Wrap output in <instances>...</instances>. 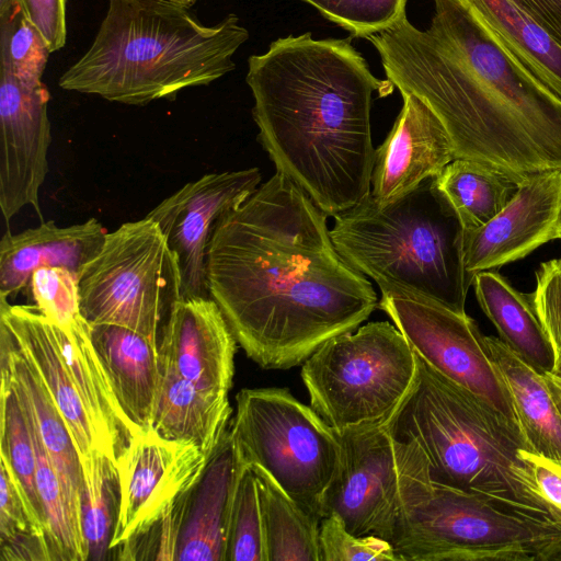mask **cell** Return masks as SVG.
<instances>
[{
    "label": "cell",
    "mask_w": 561,
    "mask_h": 561,
    "mask_svg": "<svg viewBox=\"0 0 561 561\" xmlns=\"http://www.w3.org/2000/svg\"><path fill=\"white\" fill-rule=\"evenodd\" d=\"M537 484L545 497L561 511V466L537 453H529Z\"/></svg>",
    "instance_id": "60d3db41"
},
{
    "label": "cell",
    "mask_w": 561,
    "mask_h": 561,
    "mask_svg": "<svg viewBox=\"0 0 561 561\" xmlns=\"http://www.w3.org/2000/svg\"><path fill=\"white\" fill-rule=\"evenodd\" d=\"M378 307L417 357L520 426L508 388L491 359L485 335L472 318L401 293H381Z\"/></svg>",
    "instance_id": "8fae6325"
},
{
    "label": "cell",
    "mask_w": 561,
    "mask_h": 561,
    "mask_svg": "<svg viewBox=\"0 0 561 561\" xmlns=\"http://www.w3.org/2000/svg\"><path fill=\"white\" fill-rule=\"evenodd\" d=\"M163 1H168L171 3L178 4V5H181V7L188 8V9L191 7H193V4H195V2H196V0H163Z\"/></svg>",
    "instance_id": "bcb514c9"
},
{
    "label": "cell",
    "mask_w": 561,
    "mask_h": 561,
    "mask_svg": "<svg viewBox=\"0 0 561 561\" xmlns=\"http://www.w3.org/2000/svg\"><path fill=\"white\" fill-rule=\"evenodd\" d=\"M90 335L125 415L139 433L151 430L161 375L158 344L116 324H90Z\"/></svg>",
    "instance_id": "603a6c76"
},
{
    "label": "cell",
    "mask_w": 561,
    "mask_h": 561,
    "mask_svg": "<svg viewBox=\"0 0 561 561\" xmlns=\"http://www.w3.org/2000/svg\"><path fill=\"white\" fill-rule=\"evenodd\" d=\"M160 369L151 428L163 438L193 444L211 456L230 427L228 396L196 388L161 362Z\"/></svg>",
    "instance_id": "d4e9b609"
},
{
    "label": "cell",
    "mask_w": 561,
    "mask_h": 561,
    "mask_svg": "<svg viewBox=\"0 0 561 561\" xmlns=\"http://www.w3.org/2000/svg\"><path fill=\"white\" fill-rule=\"evenodd\" d=\"M67 0H19L24 18L39 33L50 53L62 48L67 38Z\"/></svg>",
    "instance_id": "ab89813d"
},
{
    "label": "cell",
    "mask_w": 561,
    "mask_h": 561,
    "mask_svg": "<svg viewBox=\"0 0 561 561\" xmlns=\"http://www.w3.org/2000/svg\"><path fill=\"white\" fill-rule=\"evenodd\" d=\"M551 376L561 380V353L557 355L556 365Z\"/></svg>",
    "instance_id": "f6af8a7d"
},
{
    "label": "cell",
    "mask_w": 561,
    "mask_h": 561,
    "mask_svg": "<svg viewBox=\"0 0 561 561\" xmlns=\"http://www.w3.org/2000/svg\"><path fill=\"white\" fill-rule=\"evenodd\" d=\"M257 168L207 173L164 198L146 217L158 224L179 261L183 298L209 297L206 256L219 219L260 186Z\"/></svg>",
    "instance_id": "5bb4252c"
},
{
    "label": "cell",
    "mask_w": 561,
    "mask_h": 561,
    "mask_svg": "<svg viewBox=\"0 0 561 561\" xmlns=\"http://www.w3.org/2000/svg\"><path fill=\"white\" fill-rule=\"evenodd\" d=\"M504 50L561 101V46L512 0H463Z\"/></svg>",
    "instance_id": "4316f807"
},
{
    "label": "cell",
    "mask_w": 561,
    "mask_h": 561,
    "mask_svg": "<svg viewBox=\"0 0 561 561\" xmlns=\"http://www.w3.org/2000/svg\"><path fill=\"white\" fill-rule=\"evenodd\" d=\"M77 279L80 311L89 324L125 327L156 344L183 298L176 255L148 217L107 232Z\"/></svg>",
    "instance_id": "30bf717a"
},
{
    "label": "cell",
    "mask_w": 561,
    "mask_h": 561,
    "mask_svg": "<svg viewBox=\"0 0 561 561\" xmlns=\"http://www.w3.org/2000/svg\"><path fill=\"white\" fill-rule=\"evenodd\" d=\"M402 96L400 114L375 150L370 195L381 204L436 178L456 159L449 135L436 114L414 94Z\"/></svg>",
    "instance_id": "ac0fdd59"
},
{
    "label": "cell",
    "mask_w": 561,
    "mask_h": 561,
    "mask_svg": "<svg viewBox=\"0 0 561 561\" xmlns=\"http://www.w3.org/2000/svg\"><path fill=\"white\" fill-rule=\"evenodd\" d=\"M530 297L558 355L561 353V257L540 264Z\"/></svg>",
    "instance_id": "f35d334b"
},
{
    "label": "cell",
    "mask_w": 561,
    "mask_h": 561,
    "mask_svg": "<svg viewBox=\"0 0 561 561\" xmlns=\"http://www.w3.org/2000/svg\"><path fill=\"white\" fill-rule=\"evenodd\" d=\"M559 239H561V224H560V229H559Z\"/></svg>",
    "instance_id": "c3c4849f"
},
{
    "label": "cell",
    "mask_w": 561,
    "mask_h": 561,
    "mask_svg": "<svg viewBox=\"0 0 561 561\" xmlns=\"http://www.w3.org/2000/svg\"><path fill=\"white\" fill-rule=\"evenodd\" d=\"M328 215L276 172L217 222L207 285L237 343L265 369L301 365L378 306L371 283L336 250Z\"/></svg>",
    "instance_id": "6da1fadb"
},
{
    "label": "cell",
    "mask_w": 561,
    "mask_h": 561,
    "mask_svg": "<svg viewBox=\"0 0 561 561\" xmlns=\"http://www.w3.org/2000/svg\"><path fill=\"white\" fill-rule=\"evenodd\" d=\"M435 183L457 211L465 230L489 222L517 188V183L503 173L467 159H454L435 178Z\"/></svg>",
    "instance_id": "f546056e"
},
{
    "label": "cell",
    "mask_w": 561,
    "mask_h": 561,
    "mask_svg": "<svg viewBox=\"0 0 561 561\" xmlns=\"http://www.w3.org/2000/svg\"><path fill=\"white\" fill-rule=\"evenodd\" d=\"M561 46V0H512Z\"/></svg>",
    "instance_id": "b9f144b4"
},
{
    "label": "cell",
    "mask_w": 561,
    "mask_h": 561,
    "mask_svg": "<svg viewBox=\"0 0 561 561\" xmlns=\"http://www.w3.org/2000/svg\"><path fill=\"white\" fill-rule=\"evenodd\" d=\"M106 233L96 218L68 227L43 221L14 234L7 232L0 242V297H16L41 267H64L78 277L102 247Z\"/></svg>",
    "instance_id": "ffe728a7"
},
{
    "label": "cell",
    "mask_w": 561,
    "mask_h": 561,
    "mask_svg": "<svg viewBox=\"0 0 561 561\" xmlns=\"http://www.w3.org/2000/svg\"><path fill=\"white\" fill-rule=\"evenodd\" d=\"M248 38L232 13L208 26L168 1L108 0L90 48L58 85L127 105L174 99L232 71V56Z\"/></svg>",
    "instance_id": "277c9868"
},
{
    "label": "cell",
    "mask_w": 561,
    "mask_h": 561,
    "mask_svg": "<svg viewBox=\"0 0 561 561\" xmlns=\"http://www.w3.org/2000/svg\"><path fill=\"white\" fill-rule=\"evenodd\" d=\"M0 69L25 84L41 82L50 54L20 9L0 20Z\"/></svg>",
    "instance_id": "e575fe53"
},
{
    "label": "cell",
    "mask_w": 561,
    "mask_h": 561,
    "mask_svg": "<svg viewBox=\"0 0 561 561\" xmlns=\"http://www.w3.org/2000/svg\"><path fill=\"white\" fill-rule=\"evenodd\" d=\"M82 467L81 525L87 561L110 558L119 504L121 486L115 462L93 450L80 458Z\"/></svg>",
    "instance_id": "4dcf8cb0"
},
{
    "label": "cell",
    "mask_w": 561,
    "mask_h": 561,
    "mask_svg": "<svg viewBox=\"0 0 561 561\" xmlns=\"http://www.w3.org/2000/svg\"><path fill=\"white\" fill-rule=\"evenodd\" d=\"M19 8V0H0V20L10 16Z\"/></svg>",
    "instance_id": "ee69618b"
},
{
    "label": "cell",
    "mask_w": 561,
    "mask_h": 561,
    "mask_svg": "<svg viewBox=\"0 0 561 561\" xmlns=\"http://www.w3.org/2000/svg\"><path fill=\"white\" fill-rule=\"evenodd\" d=\"M427 30L407 14L367 39L387 79L440 119L456 159L483 163L518 183L561 171V101L496 42L463 0H433Z\"/></svg>",
    "instance_id": "7a4b0ae2"
},
{
    "label": "cell",
    "mask_w": 561,
    "mask_h": 561,
    "mask_svg": "<svg viewBox=\"0 0 561 561\" xmlns=\"http://www.w3.org/2000/svg\"><path fill=\"white\" fill-rule=\"evenodd\" d=\"M416 377V354L388 321L331 337L301 368L311 408L339 434L389 420Z\"/></svg>",
    "instance_id": "ba28073f"
},
{
    "label": "cell",
    "mask_w": 561,
    "mask_h": 561,
    "mask_svg": "<svg viewBox=\"0 0 561 561\" xmlns=\"http://www.w3.org/2000/svg\"><path fill=\"white\" fill-rule=\"evenodd\" d=\"M239 460L230 427L187 491L174 560L225 561L230 504Z\"/></svg>",
    "instance_id": "7402d4cb"
},
{
    "label": "cell",
    "mask_w": 561,
    "mask_h": 561,
    "mask_svg": "<svg viewBox=\"0 0 561 561\" xmlns=\"http://www.w3.org/2000/svg\"><path fill=\"white\" fill-rule=\"evenodd\" d=\"M210 456L152 428L133 437L116 461L121 504L111 553L153 524L202 476Z\"/></svg>",
    "instance_id": "4fadbf2b"
},
{
    "label": "cell",
    "mask_w": 561,
    "mask_h": 561,
    "mask_svg": "<svg viewBox=\"0 0 561 561\" xmlns=\"http://www.w3.org/2000/svg\"><path fill=\"white\" fill-rule=\"evenodd\" d=\"M0 324L10 332L41 375L80 458L93 450L102 453L98 434L62 362L54 322L35 305H11L7 298L0 297Z\"/></svg>",
    "instance_id": "44dd1931"
},
{
    "label": "cell",
    "mask_w": 561,
    "mask_h": 561,
    "mask_svg": "<svg viewBox=\"0 0 561 561\" xmlns=\"http://www.w3.org/2000/svg\"><path fill=\"white\" fill-rule=\"evenodd\" d=\"M388 424L396 438L419 448L436 482L561 524V511L537 484L527 459L535 450L522 427L420 357L415 383Z\"/></svg>",
    "instance_id": "5b68a950"
},
{
    "label": "cell",
    "mask_w": 561,
    "mask_h": 561,
    "mask_svg": "<svg viewBox=\"0 0 561 561\" xmlns=\"http://www.w3.org/2000/svg\"><path fill=\"white\" fill-rule=\"evenodd\" d=\"M561 171L533 174L517 183L503 209L489 222L465 230L463 262L469 274L502 267L559 239Z\"/></svg>",
    "instance_id": "2e32d148"
},
{
    "label": "cell",
    "mask_w": 561,
    "mask_h": 561,
    "mask_svg": "<svg viewBox=\"0 0 561 561\" xmlns=\"http://www.w3.org/2000/svg\"><path fill=\"white\" fill-rule=\"evenodd\" d=\"M401 442L398 495L383 537L397 561H548L561 547L560 523L436 482L419 448Z\"/></svg>",
    "instance_id": "52a82bcc"
},
{
    "label": "cell",
    "mask_w": 561,
    "mask_h": 561,
    "mask_svg": "<svg viewBox=\"0 0 561 561\" xmlns=\"http://www.w3.org/2000/svg\"><path fill=\"white\" fill-rule=\"evenodd\" d=\"M472 284L479 306L495 327L500 340L536 373L551 375L556 351L530 295L520 293L492 270L477 273Z\"/></svg>",
    "instance_id": "484cf974"
},
{
    "label": "cell",
    "mask_w": 561,
    "mask_h": 561,
    "mask_svg": "<svg viewBox=\"0 0 561 561\" xmlns=\"http://www.w3.org/2000/svg\"><path fill=\"white\" fill-rule=\"evenodd\" d=\"M1 561H51L45 531L31 513L9 466L0 459Z\"/></svg>",
    "instance_id": "d6a6232c"
},
{
    "label": "cell",
    "mask_w": 561,
    "mask_h": 561,
    "mask_svg": "<svg viewBox=\"0 0 561 561\" xmlns=\"http://www.w3.org/2000/svg\"><path fill=\"white\" fill-rule=\"evenodd\" d=\"M328 20L365 37L390 27L405 15L407 0H304Z\"/></svg>",
    "instance_id": "d590c367"
},
{
    "label": "cell",
    "mask_w": 561,
    "mask_h": 561,
    "mask_svg": "<svg viewBox=\"0 0 561 561\" xmlns=\"http://www.w3.org/2000/svg\"><path fill=\"white\" fill-rule=\"evenodd\" d=\"M62 362L98 434L102 453L115 463L140 434L125 415L91 341L83 317L68 328L54 322Z\"/></svg>",
    "instance_id": "cb8c5ba5"
},
{
    "label": "cell",
    "mask_w": 561,
    "mask_h": 561,
    "mask_svg": "<svg viewBox=\"0 0 561 561\" xmlns=\"http://www.w3.org/2000/svg\"><path fill=\"white\" fill-rule=\"evenodd\" d=\"M320 561H397L392 545L377 536H356L341 518L327 514L319 524Z\"/></svg>",
    "instance_id": "74e56055"
},
{
    "label": "cell",
    "mask_w": 561,
    "mask_h": 561,
    "mask_svg": "<svg viewBox=\"0 0 561 561\" xmlns=\"http://www.w3.org/2000/svg\"><path fill=\"white\" fill-rule=\"evenodd\" d=\"M339 435L341 457L324 496L323 516L337 515L356 536L383 539L398 495L402 442L388 420Z\"/></svg>",
    "instance_id": "7c38bea8"
},
{
    "label": "cell",
    "mask_w": 561,
    "mask_h": 561,
    "mask_svg": "<svg viewBox=\"0 0 561 561\" xmlns=\"http://www.w3.org/2000/svg\"><path fill=\"white\" fill-rule=\"evenodd\" d=\"M49 93L0 69V208L8 222L23 207L41 216L39 190L48 172Z\"/></svg>",
    "instance_id": "9a60e30c"
},
{
    "label": "cell",
    "mask_w": 561,
    "mask_h": 561,
    "mask_svg": "<svg viewBox=\"0 0 561 561\" xmlns=\"http://www.w3.org/2000/svg\"><path fill=\"white\" fill-rule=\"evenodd\" d=\"M237 340L210 297L182 298L163 328L160 362L196 388L226 394L232 386Z\"/></svg>",
    "instance_id": "e0dca14e"
},
{
    "label": "cell",
    "mask_w": 561,
    "mask_h": 561,
    "mask_svg": "<svg viewBox=\"0 0 561 561\" xmlns=\"http://www.w3.org/2000/svg\"><path fill=\"white\" fill-rule=\"evenodd\" d=\"M543 378L552 394L554 402L557 403L561 412V380L552 377L551 375L543 376Z\"/></svg>",
    "instance_id": "7bdbcfd3"
},
{
    "label": "cell",
    "mask_w": 561,
    "mask_h": 561,
    "mask_svg": "<svg viewBox=\"0 0 561 561\" xmlns=\"http://www.w3.org/2000/svg\"><path fill=\"white\" fill-rule=\"evenodd\" d=\"M252 467L262 513L265 561H320L319 524L263 469Z\"/></svg>",
    "instance_id": "f1b7e54d"
},
{
    "label": "cell",
    "mask_w": 561,
    "mask_h": 561,
    "mask_svg": "<svg viewBox=\"0 0 561 561\" xmlns=\"http://www.w3.org/2000/svg\"><path fill=\"white\" fill-rule=\"evenodd\" d=\"M230 435L238 460L260 467L310 516L323 517L341 457L339 433L288 389H242Z\"/></svg>",
    "instance_id": "9c48e42d"
},
{
    "label": "cell",
    "mask_w": 561,
    "mask_h": 561,
    "mask_svg": "<svg viewBox=\"0 0 561 561\" xmlns=\"http://www.w3.org/2000/svg\"><path fill=\"white\" fill-rule=\"evenodd\" d=\"M35 306L49 320L68 328L82 317L77 275L64 267H41L28 284Z\"/></svg>",
    "instance_id": "8d00e7d4"
},
{
    "label": "cell",
    "mask_w": 561,
    "mask_h": 561,
    "mask_svg": "<svg viewBox=\"0 0 561 561\" xmlns=\"http://www.w3.org/2000/svg\"><path fill=\"white\" fill-rule=\"evenodd\" d=\"M485 342L508 388L527 442L538 455L561 466V412L543 376L519 359L500 339L485 336Z\"/></svg>",
    "instance_id": "83f0119b"
},
{
    "label": "cell",
    "mask_w": 561,
    "mask_h": 561,
    "mask_svg": "<svg viewBox=\"0 0 561 561\" xmlns=\"http://www.w3.org/2000/svg\"><path fill=\"white\" fill-rule=\"evenodd\" d=\"M259 140L277 172L328 216L370 195L373 93L392 92L345 39L310 33L274 41L248 61Z\"/></svg>",
    "instance_id": "3957f363"
},
{
    "label": "cell",
    "mask_w": 561,
    "mask_h": 561,
    "mask_svg": "<svg viewBox=\"0 0 561 561\" xmlns=\"http://www.w3.org/2000/svg\"><path fill=\"white\" fill-rule=\"evenodd\" d=\"M0 345L1 381L11 383L26 403L59 477L73 526L84 541L81 525L82 467L70 432L41 375L1 324Z\"/></svg>",
    "instance_id": "d6986e66"
},
{
    "label": "cell",
    "mask_w": 561,
    "mask_h": 561,
    "mask_svg": "<svg viewBox=\"0 0 561 561\" xmlns=\"http://www.w3.org/2000/svg\"><path fill=\"white\" fill-rule=\"evenodd\" d=\"M334 218L330 234L336 250L381 293L466 313L474 276L465 267V228L435 178L389 203L369 195Z\"/></svg>",
    "instance_id": "8992f818"
},
{
    "label": "cell",
    "mask_w": 561,
    "mask_h": 561,
    "mask_svg": "<svg viewBox=\"0 0 561 561\" xmlns=\"http://www.w3.org/2000/svg\"><path fill=\"white\" fill-rule=\"evenodd\" d=\"M0 399V459L11 469L31 513L47 538L44 512L36 485V451L24 408L9 382H1Z\"/></svg>",
    "instance_id": "1f68e13d"
},
{
    "label": "cell",
    "mask_w": 561,
    "mask_h": 561,
    "mask_svg": "<svg viewBox=\"0 0 561 561\" xmlns=\"http://www.w3.org/2000/svg\"><path fill=\"white\" fill-rule=\"evenodd\" d=\"M225 561H265L256 478L252 467L240 461L229 511Z\"/></svg>",
    "instance_id": "836d02e7"
},
{
    "label": "cell",
    "mask_w": 561,
    "mask_h": 561,
    "mask_svg": "<svg viewBox=\"0 0 561 561\" xmlns=\"http://www.w3.org/2000/svg\"><path fill=\"white\" fill-rule=\"evenodd\" d=\"M548 561H561V547L549 557Z\"/></svg>",
    "instance_id": "7dc6e473"
}]
</instances>
